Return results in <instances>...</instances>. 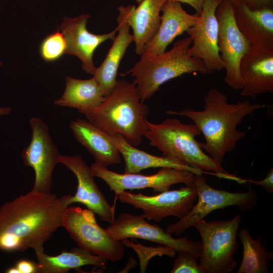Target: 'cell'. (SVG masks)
Instances as JSON below:
<instances>
[{
	"label": "cell",
	"mask_w": 273,
	"mask_h": 273,
	"mask_svg": "<svg viewBox=\"0 0 273 273\" xmlns=\"http://www.w3.org/2000/svg\"><path fill=\"white\" fill-rule=\"evenodd\" d=\"M53 193L31 190L0 206V251H43L44 244L62 227L65 209Z\"/></svg>",
	"instance_id": "obj_1"
},
{
	"label": "cell",
	"mask_w": 273,
	"mask_h": 273,
	"mask_svg": "<svg viewBox=\"0 0 273 273\" xmlns=\"http://www.w3.org/2000/svg\"><path fill=\"white\" fill-rule=\"evenodd\" d=\"M204 102V109L201 111L185 109L179 111L168 110L165 113L192 120L205 140V143H200L201 148L221 164L226 153L234 150L237 143L246 134L245 131L238 130L237 126L247 115L267 106L252 104L248 100L229 103L227 96L214 87L207 92Z\"/></svg>",
	"instance_id": "obj_2"
},
{
	"label": "cell",
	"mask_w": 273,
	"mask_h": 273,
	"mask_svg": "<svg viewBox=\"0 0 273 273\" xmlns=\"http://www.w3.org/2000/svg\"><path fill=\"white\" fill-rule=\"evenodd\" d=\"M148 113L149 107L141 101L135 85L126 80H117L102 103L83 114L106 133L120 134L136 147L141 143L147 130Z\"/></svg>",
	"instance_id": "obj_3"
},
{
	"label": "cell",
	"mask_w": 273,
	"mask_h": 273,
	"mask_svg": "<svg viewBox=\"0 0 273 273\" xmlns=\"http://www.w3.org/2000/svg\"><path fill=\"white\" fill-rule=\"evenodd\" d=\"M144 136L163 156L175 159L193 168L209 172L220 178L243 184L244 179L230 174L221 164L202 150L196 137L201 134L194 123L184 124L177 118H167L160 123L146 120Z\"/></svg>",
	"instance_id": "obj_4"
},
{
	"label": "cell",
	"mask_w": 273,
	"mask_h": 273,
	"mask_svg": "<svg viewBox=\"0 0 273 273\" xmlns=\"http://www.w3.org/2000/svg\"><path fill=\"white\" fill-rule=\"evenodd\" d=\"M192 43L189 36L176 41L170 50L162 54L150 55L143 53L140 60L123 74L124 76L129 74L134 78L132 82L135 85L142 102L151 98L162 84L184 74L213 73L201 60L188 54Z\"/></svg>",
	"instance_id": "obj_5"
},
{
	"label": "cell",
	"mask_w": 273,
	"mask_h": 273,
	"mask_svg": "<svg viewBox=\"0 0 273 273\" xmlns=\"http://www.w3.org/2000/svg\"><path fill=\"white\" fill-rule=\"evenodd\" d=\"M240 222L237 215L230 220L203 219L194 224L202 239L199 264L204 273H230L237 267L234 255L239 247Z\"/></svg>",
	"instance_id": "obj_6"
},
{
	"label": "cell",
	"mask_w": 273,
	"mask_h": 273,
	"mask_svg": "<svg viewBox=\"0 0 273 273\" xmlns=\"http://www.w3.org/2000/svg\"><path fill=\"white\" fill-rule=\"evenodd\" d=\"M72 240L80 248L111 262L122 259L124 245L121 240L110 236L97 223L95 213L88 209L68 206L62 221Z\"/></svg>",
	"instance_id": "obj_7"
},
{
	"label": "cell",
	"mask_w": 273,
	"mask_h": 273,
	"mask_svg": "<svg viewBox=\"0 0 273 273\" xmlns=\"http://www.w3.org/2000/svg\"><path fill=\"white\" fill-rule=\"evenodd\" d=\"M194 183L198 201L183 218L166 228V231L171 235H181L216 210L236 206L241 211H247L253 208L258 201L257 193L253 189H250L246 192L241 193L216 189L207 184L203 174H195Z\"/></svg>",
	"instance_id": "obj_8"
},
{
	"label": "cell",
	"mask_w": 273,
	"mask_h": 273,
	"mask_svg": "<svg viewBox=\"0 0 273 273\" xmlns=\"http://www.w3.org/2000/svg\"><path fill=\"white\" fill-rule=\"evenodd\" d=\"M215 14L218 23V50L225 70L224 81L232 88L240 89V64L251 45L237 26L233 4L230 0H222Z\"/></svg>",
	"instance_id": "obj_9"
},
{
	"label": "cell",
	"mask_w": 273,
	"mask_h": 273,
	"mask_svg": "<svg viewBox=\"0 0 273 273\" xmlns=\"http://www.w3.org/2000/svg\"><path fill=\"white\" fill-rule=\"evenodd\" d=\"M117 197L121 203L141 209L142 214L147 219L158 222L169 216L179 219L183 218L194 205L197 192L194 181L179 189L167 190L156 195L123 191Z\"/></svg>",
	"instance_id": "obj_10"
},
{
	"label": "cell",
	"mask_w": 273,
	"mask_h": 273,
	"mask_svg": "<svg viewBox=\"0 0 273 273\" xmlns=\"http://www.w3.org/2000/svg\"><path fill=\"white\" fill-rule=\"evenodd\" d=\"M32 129L30 144L22 152L26 166L34 170L35 179L31 190L51 193L52 174L61 156L58 147L53 143L48 125L41 119L32 117L29 120Z\"/></svg>",
	"instance_id": "obj_11"
},
{
	"label": "cell",
	"mask_w": 273,
	"mask_h": 273,
	"mask_svg": "<svg viewBox=\"0 0 273 273\" xmlns=\"http://www.w3.org/2000/svg\"><path fill=\"white\" fill-rule=\"evenodd\" d=\"M90 167L93 175L103 180L116 196L127 190L151 188L154 192L161 193L169 190L174 184H190L195 178V174L190 171L172 168H160L157 173L145 175L115 172L95 162Z\"/></svg>",
	"instance_id": "obj_12"
},
{
	"label": "cell",
	"mask_w": 273,
	"mask_h": 273,
	"mask_svg": "<svg viewBox=\"0 0 273 273\" xmlns=\"http://www.w3.org/2000/svg\"><path fill=\"white\" fill-rule=\"evenodd\" d=\"M106 230L110 236L119 240L141 239L172 248L176 252H189L198 258L200 255L201 241H193L186 237L174 238L164 228L148 223L143 214L121 213Z\"/></svg>",
	"instance_id": "obj_13"
},
{
	"label": "cell",
	"mask_w": 273,
	"mask_h": 273,
	"mask_svg": "<svg viewBox=\"0 0 273 273\" xmlns=\"http://www.w3.org/2000/svg\"><path fill=\"white\" fill-rule=\"evenodd\" d=\"M59 163L69 168L77 180L75 195H66L60 198L64 206L67 208L73 203H81L102 220L112 223L115 219V207L110 205L107 201L95 181L90 166L81 156L61 155Z\"/></svg>",
	"instance_id": "obj_14"
},
{
	"label": "cell",
	"mask_w": 273,
	"mask_h": 273,
	"mask_svg": "<svg viewBox=\"0 0 273 273\" xmlns=\"http://www.w3.org/2000/svg\"><path fill=\"white\" fill-rule=\"evenodd\" d=\"M222 1L205 0L198 20L186 31L192 41L188 54L201 60L213 72L224 69L218 50V23L215 14Z\"/></svg>",
	"instance_id": "obj_15"
},
{
	"label": "cell",
	"mask_w": 273,
	"mask_h": 273,
	"mask_svg": "<svg viewBox=\"0 0 273 273\" xmlns=\"http://www.w3.org/2000/svg\"><path fill=\"white\" fill-rule=\"evenodd\" d=\"M89 17L84 14L75 18L64 17L60 28L66 43V54L77 57L82 63V70L93 75L96 68L93 61L95 50L105 41L112 40L117 28L107 33H92L86 27Z\"/></svg>",
	"instance_id": "obj_16"
},
{
	"label": "cell",
	"mask_w": 273,
	"mask_h": 273,
	"mask_svg": "<svg viewBox=\"0 0 273 273\" xmlns=\"http://www.w3.org/2000/svg\"><path fill=\"white\" fill-rule=\"evenodd\" d=\"M240 95L255 98L273 93V50L250 47L240 64Z\"/></svg>",
	"instance_id": "obj_17"
},
{
	"label": "cell",
	"mask_w": 273,
	"mask_h": 273,
	"mask_svg": "<svg viewBox=\"0 0 273 273\" xmlns=\"http://www.w3.org/2000/svg\"><path fill=\"white\" fill-rule=\"evenodd\" d=\"M117 18V34L100 66L96 68L94 77L99 84L104 96H108L114 88L117 81L118 69L123 57L130 44L133 41L130 26L127 21L126 6H120Z\"/></svg>",
	"instance_id": "obj_18"
},
{
	"label": "cell",
	"mask_w": 273,
	"mask_h": 273,
	"mask_svg": "<svg viewBox=\"0 0 273 273\" xmlns=\"http://www.w3.org/2000/svg\"><path fill=\"white\" fill-rule=\"evenodd\" d=\"M158 29L147 43L143 52L150 55L164 53L167 46L178 36L194 25L199 19L197 13H187L178 2L167 1L163 5Z\"/></svg>",
	"instance_id": "obj_19"
},
{
	"label": "cell",
	"mask_w": 273,
	"mask_h": 273,
	"mask_svg": "<svg viewBox=\"0 0 273 273\" xmlns=\"http://www.w3.org/2000/svg\"><path fill=\"white\" fill-rule=\"evenodd\" d=\"M237 26L251 47L273 50V9H250L245 3H233Z\"/></svg>",
	"instance_id": "obj_20"
},
{
	"label": "cell",
	"mask_w": 273,
	"mask_h": 273,
	"mask_svg": "<svg viewBox=\"0 0 273 273\" xmlns=\"http://www.w3.org/2000/svg\"><path fill=\"white\" fill-rule=\"evenodd\" d=\"M69 126L75 139L92 154L96 163L108 167L121 162V154L108 134L88 120H72Z\"/></svg>",
	"instance_id": "obj_21"
},
{
	"label": "cell",
	"mask_w": 273,
	"mask_h": 273,
	"mask_svg": "<svg viewBox=\"0 0 273 273\" xmlns=\"http://www.w3.org/2000/svg\"><path fill=\"white\" fill-rule=\"evenodd\" d=\"M167 0H142L139 5L126 6L127 21L132 29L135 52L141 55L155 36L161 21L162 8Z\"/></svg>",
	"instance_id": "obj_22"
},
{
	"label": "cell",
	"mask_w": 273,
	"mask_h": 273,
	"mask_svg": "<svg viewBox=\"0 0 273 273\" xmlns=\"http://www.w3.org/2000/svg\"><path fill=\"white\" fill-rule=\"evenodd\" d=\"M125 161V173H139L149 168H172L190 171L195 174L210 173L193 168L175 159L152 155L130 144L119 134L109 135Z\"/></svg>",
	"instance_id": "obj_23"
},
{
	"label": "cell",
	"mask_w": 273,
	"mask_h": 273,
	"mask_svg": "<svg viewBox=\"0 0 273 273\" xmlns=\"http://www.w3.org/2000/svg\"><path fill=\"white\" fill-rule=\"evenodd\" d=\"M37 259V273H66L71 269L79 270L81 267L92 265L106 268L107 259L93 254L79 247L65 250L55 256L44 251L35 252Z\"/></svg>",
	"instance_id": "obj_24"
},
{
	"label": "cell",
	"mask_w": 273,
	"mask_h": 273,
	"mask_svg": "<svg viewBox=\"0 0 273 273\" xmlns=\"http://www.w3.org/2000/svg\"><path fill=\"white\" fill-rule=\"evenodd\" d=\"M62 96L54 101L55 105L78 110L80 113L93 110L104 100L100 87L95 78L79 79L67 76Z\"/></svg>",
	"instance_id": "obj_25"
},
{
	"label": "cell",
	"mask_w": 273,
	"mask_h": 273,
	"mask_svg": "<svg viewBox=\"0 0 273 273\" xmlns=\"http://www.w3.org/2000/svg\"><path fill=\"white\" fill-rule=\"evenodd\" d=\"M243 246L242 258L237 273H267L268 262L273 258V252L267 251L258 237L253 239L247 229L238 232Z\"/></svg>",
	"instance_id": "obj_26"
},
{
	"label": "cell",
	"mask_w": 273,
	"mask_h": 273,
	"mask_svg": "<svg viewBox=\"0 0 273 273\" xmlns=\"http://www.w3.org/2000/svg\"><path fill=\"white\" fill-rule=\"evenodd\" d=\"M66 43L62 32L57 31L46 36L39 47V53L43 60L54 62L66 54Z\"/></svg>",
	"instance_id": "obj_27"
},
{
	"label": "cell",
	"mask_w": 273,
	"mask_h": 273,
	"mask_svg": "<svg viewBox=\"0 0 273 273\" xmlns=\"http://www.w3.org/2000/svg\"><path fill=\"white\" fill-rule=\"evenodd\" d=\"M198 258L186 251H178L171 273H204L198 262Z\"/></svg>",
	"instance_id": "obj_28"
},
{
	"label": "cell",
	"mask_w": 273,
	"mask_h": 273,
	"mask_svg": "<svg viewBox=\"0 0 273 273\" xmlns=\"http://www.w3.org/2000/svg\"><path fill=\"white\" fill-rule=\"evenodd\" d=\"M245 183L253 184L261 186L264 190L269 193H273V168L271 167L266 174L265 177L260 180L245 179Z\"/></svg>",
	"instance_id": "obj_29"
},
{
	"label": "cell",
	"mask_w": 273,
	"mask_h": 273,
	"mask_svg": "<svg viewBox=\"0 0 273 273\" xmlns=\"http://www.w3.org/2000/svg\"><path fill=\"white\" fill-rule=\"evenodd\" d=\"M18 273H37V263L27 259H21L14 265Z\"/></svg>",
	"instance_id": "obj_30"
},
{
	"label": "cell",
	"mask_w": 273,
	"mask_h": 273,
	"mask_svg": "<svg viewBox=\"0 0 273 273\" xmlns=\"http://www.w3.org/2000/svg\"><path fill=\"white\" fill-rule=\"evenodd\" d=\"M246 5L252 10L259 9L265 7H272L271 0H244Z\"/></svg>",
	"instance_id": "obj_31"
},
{
	"label": "cell",
	"mask_w": 273,
	"mask_h": 273,
	"mask_svg": "<svg viewBox=\"0 0 273 273\" xmlns=\"http://www.w3.org/2000/svg\"><path fill=\"white\" fill-rule=\"evenodd\" d=\"M176 2L184 4H187L191 6L196 12V13L200 15L203 7V5L205 0H167Z\"/></svg>",
	"instance_id": "obj_32"
},
{
	"label": "cell",
	"mask_w": 273,
	"mask_h": 273,
	"mask_svg": "<svg viewBox=\"0 0 273 273\" xmlns=\"http://www.w3.org/2000/svg\"><path fill=\"white\" fill-rule=\"evenodd\" d=\"M11 112V108L10 107L0 108V117L10 114Z\"/></svg>",
	"instance_id": "obj_33"
},
{
	"label": "cell",
	"mask_w": 273,
	"mask_h": 273,
	"mask_svg": "<svg viewBox=\"0 0 273 273\" xmlns=\"http://www.w3.org/2000/svg\"><path fill=\"white\" fill-rule=\"evenodd\" d=\"M233 4L236 3H244V0H230Z\"/></svg>",
	"instance_id": "obj_34"
},
{
	"label": "cell",
	"mask_w": 273,
	"mask_h": 273,
	"mask_svg": "<svg viewBox=\"0 0 273 273\" xmlns=\"http://www.w3.org/2000/svg\"><path fill=\"white\" fill-rule=\"evenodd\" d=\"M135 1L139 4L142 0H135Z\"/></svg>",
	"instance_id": "obj_35"
},
{
	"label": "cell",
	"mask_w": 273,
	"mask_h": 273,
	"mask_svg": "<svg viewBox=\"0 0 273 273\" xmlns=\"http://www.w3.org/2000/svg\"><path fill=\"white\" fill-rule=\"evenodd\" d=\"M2 65V63L0 62V67Z\"/></svg>",
	"instance_id": "obj_36"
},
{
	"label": "cell",
	"mask_w": 273,
	"mask_h": 273,
	"mask_svg": "<svg viewBox=\"0 0 273 273\" xmlns=\"http://www.w3.org/2000/svg\"><path fill=\"white\" fill-rule=\"evenodd\" d=\"M271 1H273V0H271Z\"/></svg>",
	"instance_id": "obj_37"
}]
</instances>
